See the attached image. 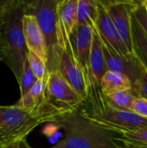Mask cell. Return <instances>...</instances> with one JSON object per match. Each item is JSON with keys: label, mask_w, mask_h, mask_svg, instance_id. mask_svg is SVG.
Listing matches in <instances>:
<instances>
[{"label": "cell", "mask_w": 147, "mask_h": 148, "mask_svg": "<svg viewBox=\"0 0 147 148\" xmlns=\"http://www.w3.org/2000/svg\"><path fill=\"white\" fill-rule=\"evenodd\" d=\"M79 109L92 122L108 132L112 138L147 127V119L133 112H123L112 108L98 83H88L87 96Z\"/></svg>", "instance_id": "1"}, {"label": "cell", "mask_w": 147, "mask_h": 148, "mask_svg": "<svg viewBox=\"0 0 147 148\" xmlns=\"http://www.w3.org/2000/svg\"><path fill=\"white\" fill-rule=\"evenodd\" d=\"M50 123L65 132V137L50 148H119L109 133L92 122L79 108L55 116Z\"/></svg>", "instance_id": "2"}, {"label": "cell", "mask_w": 147, "mask_h": 148, "mask_svg": "<svg viewBox=\"0 0 147 148\" xmlns=\"http://www.w3.org/2000/svg\"><path fill=\"white\" fill-rule=\"evenodd\" d=\"M59 0L25 1V14L36 16L37 23L44 36L47 47L48 74L58 70L60 56L63 43L59 29L57 7Z\"/></svg>", "instance_id": "3"}, {"label": "cell", "mask_w": 147, "mask_h": 148, "mask_svg": "<svg viewBox=\"0 0 147 148\" xmlns=\"http://www.w3.org/2000/svg\"><path fill=\"white\" fill-rule=\"evenodd\" d=\"M24 3L25 1H19L0 32V42L3 49V62L10 68L17 81L29 54L23 29Z\"/></svg>", "instance_id": "4"}, {"label": "cell", "mask_w": 147, "mask_h": 148, "mask_svg": "<svg viewBox=\"0 0 147 148\" xmlns=\"http://www.w3.org/2000/svg\"><path fill=\"white\" fill-rule=\"evenodd\" d=\"M49 122L42 114L13 106H0V148L25 139L39 125Z\"/></svg>", "instance_id": "5"}, {"label": "cell", "mask_w": 147, "mask_h": 148, "mask_svg": "<svg viewBox=\"0 0 147 148\" xmlns=\"http://www.w3.org/2000/svg\"><path fill=\"white\" fill-rule=\"evenodd\" d=\"M82 101V98L65 81L59 70L48 74L45 111L51 121L59 114L77 109Z\"/></svg>", "instance_id": "6"}, {"label": "cell", "mask_w": 147, "mask_h": 148, "mask_svg": "<svg viewBox=\"0 0 147 148\" xmlns=\"http://www.w3.org/2000/svg\"><path fill=\"white\" fill-rule=\"evenodd\" d=\"M58 70L65 81L84 101L88 94V82L85 72L75 56L71 42L60 56Z\"/></svg>", "instance_id": "7"}, {"label": "cell", "mask_w": 147, "mask_h": 148, "mask_svg": "<svg viewBox=\"0 0 147 148\" xmlns=\"http://www.w3.org/2000/svg\"><path fill=\"white\" fill-rule=\"evenodd\" d=\"M108 15L117 29L121 40L128 51L133 55L132 36H131V17L137 1L132 0H107L102 1Z\"/></svg>", "instance_id": "8"}, {"label": "cell", "mask_w": 147, "mask_h": 148, "mask_svg": "<svg viewBox=\"0 0 147 148\" xmlns=\"http://www.w3.org/2000/svg\"><path fill=\"white\" fill-rule=\"evenodd\" d=\"M99 36L101 42L107 71H111L126 76L131 81L132 85L136 83L144 70V67L139 60L134 56L129 58L121 56L102 36L100 35Z\"/></svg>", "instance_id": "9"}, {"label": "cell", "mask_w": 147, "mask_h": 148, "mask_svg": "<svg viewBox=\"0 0 147 148\" xmlns=\"http://www.w3.org/2000/svg\"><path fill=\"white\" fill-rule=\"evenodd\" d=\"M94 28L99 35L102 36L121 56L129 58L133 56L128 51L125 43L121 40L101 0H98V16L94 23Z\"/></svg>", "instance_id": "10"}, {"label": "cell", "mask_w": 147, "mask_h": 148, "mask_svg": "<svg viewBox=\"0 0 147 148\" xmlns=\"http://www.w3.org/2000/svg\"><path fill=\"white\" fill-rule=\"evenodd\" d=\"M79 0H59L57 18L63 43V50L70 42V37L75 30L77 22V7Z\"/></svg>", "instance_id": "11"}, {"label": "cell", "mask_w": 147, "mask_h": 148, "mask_svg": "<svg viewBox=\"0 0 147 148\" xmlns=\"http://www.w3.org/2000/svg\"><path fill=\"white\" fill-rule=\"evenodd\" d=\"M23 29L29 51L40 57L47 66L46 42L35 16L24 13L23 17Z\"/></svg>", "instance_id": "12"}, {"label": "cell", "mask_w": 147, "mask_h": 148, "mask_svg": "<svg viewBox=\"0 0 147 148\" xmlns=\"http://www.w3.org/2000/svg\"><path fill=\"white\" fill-rule=\"evenodd\" d=\"M93 27L88 25H77L70 37V42L75 56L82 67L87 79L88 75V64L93 42Z\"/></svg>", "instance_id": "13"}, {"label": "cell", "mask_w": 147, "mask_h": 148, "mask_svg": "<svg viewBox=\"0 0 147 148\" xmlns=\"http://www.w3.org/2000/svg\"><path fill=\"white\" fill-rule=\"evenodd\" d=\"M46 84L47 80H36L29 91L24 96L20 97L19 101L15 105L18 108L42 114L47 117L49 119V122H50V117L45 111Z\"/></svg>", "instance_id": "14"}, {"label": "cell", "mask_w": 147, "mask_h": 148, "mask_svg": "<svg viewBox=\"0 0 147 148\" xmlns=\"http://www.w3.org/2000/svg\"><path fill=\"white\" fill-rule=\"evenodd\" d=\"M93 42L89 56L88 82V83L94 82L100 84L102 76L107 72V68L101 38L94 26L93 27Z\"/></svg>", "instance_id": "15"}, {"label": "cell", "mask_w": 147, "mask_h": 148, "mask_svg": "<svg viewBox=\"0 0 147 148\" xmlns=\"http://www.w3.org/2000/svg\"><path fill=\"white\" fill-rule=\"evenodd\" d=\"M131 36L133 55L147 70V35L132 13Z\"/></svg>", "instance_id": "16"}, {"label": "cell", "mask_w": 147, "mask_h": 148, "mask_svg": "<svg viewBox=\"0 0 147 148\" xmlns=\"http://www.w3.org/2000/svg\"><path fill=\"white\" fill-rule=\"evenodd\" d=\"M101 92L104 95L119 91L132 90L133 85L131 81L125 75L107 71L102 76L100 82Z\"/></svg>", "instance_id": "17"}, {"label": "cell", "mask_w": 147, "mask_h": 148, "mask_svg": "<svg viewBox=\"0 0 147 148\" xmlns=\"http://www.w3.org/2000/svg\"><path fill=\"white\" fill-rule=\"evenodd\" d=\"M119 148H147V127L113 138Z\"/></svg>", "instance_id": "18"}, {"label": "cell", "mask_w": 147, "mask_h": 148, "mask_svg": "<svg viewBox=\"0 0 147 148\" xmlns=\"http://www.w3.org/2000/svg\"><path fill=\"white\" fill-rule=\"evenodd\" d=\"M98 16V0H79L77 7L78 25L94 26Z\"/></svg>", "instance_id": "19"}, {"label": "cell", "mask_w": 147, "mask_h": 148, "mask_svg": "<svg viewBox=\"0 0 147 148\" xmlns=\"http://www.w3.org/2000/svg\"><path fill=\"white\" fill-rule=\"evenodd\" d=\"M104 97L112 108L123 112H132L133 103L136 99L132 90L119 91L104 95Z\"/></svg>", "instance_id": "20"}, {"label": "cell", "mask_w": 147, "mask_h": 148, "mask_svg": "<svg viewBox=\"0 0 147 148\" xmlns=\"http://www.w3.org/2000/svg\"><path fill=\"white\" fill-rule=\"evenodd\" d=\"M36 80L37 79L36 78L34 73L32 72L28 60L26 59L23 66V70H22L20 78L17 81L19 83V88H20V97L24 96L29 91V89L36 82Z\"/></svg>", "instance_id": "21"}, {"label": "cell", "mask_w": 147, "mask_h": 148, "mask_svg": "<svg viewBox=\"0 0 147 148\" xmlns=\"http://www.w3.org/2000/svg\"><path fill=\"white\" fill-rule=\"evenodd\" d=\"M27 60L29 63L32 72L34 73L37 80L48 79V71H47L46 63L40 57H38L36 54L29 51Z\"/></svg>", "instance_id": "22"}, {"label": "cell", "mask_w": 147, "mask_h": 148, "mask_svg": "<svg viewBox=\"0 0 147 148\" xmlns=\"http://www.w3.org/2000/svg\"><path fill=\"white\" fill-rule=\"evenodd\" d=\"M20 0H0V32Z\"/></svg>", "instance_id": "23"}, {"label": "cell", "mask_w": 147, "mask_h": 148, "mask_svg": "<svg viewBox=\"0 0 147 148\" xmlns=\"http://www.w3.org/2000/svg\"><path fill=\"white\" fill-rule=\"evenodd\" d=\"M132 91L136 97L147 100V70L145 69L138 82L133 85Z\"/></svg>", "instance_id": "24"}, {"label": "cell", "mask_w": 147, "mask_h": 148, "mask_svg": "<svg viewBox=\"0 0 147 148\" xmlns=\"http://www.w3.org/2000/svg\"><path fill=\"white\" fill-rule=\"evenodd\" d=\"M133 14L147 35V11L143 1H137Z\"/></svg>", "instance_id": "25"}, {"label": "cell", "mask_w": 147, "mask_h": 148, "mask_svg": "<svg viewBox=\"0 0 147 148\" xmlns=\"http://www.w3.org/2000/svg\"><path fill=\"white\" fill-rule=\"evenodd\" d=\"M132 112L142 118L147 119V100L136 97L133 103Z\"/></svg>", "instance_id": "26"}, {"label": "cell", "mask_w": 147, "mask_h": 148, "mask_svg": "<svg viewBox=\"0 0 147 148\" xmlns=\"http://www.w3.org/2000/svg\"><path fill=\"white\" fill-rule=\"evenodd\" d=\"M2 148H33L31 146H29V144L27 142L26 138L25 139H22L16 141H14L5 147Z\"/></svg>", "instance_id": "27"}, {"label": "cell", "mask_w": 147, "mask_h": 148, "mask_svg": "<svg viewBox=\"0 0 147 148\" xmlns=\"http://www.w3.org/2000/svg\"><path fill=\"white\" fill-rule=\"evenodd\" d=\"M3 46L0 42V61L3 62Z\"/></svg>", "instance_id": "28"}, {"label": "cell", "mask_w": 147, "mask_h": 148, "mask_svg": "<svg viewBox=\"0 0 147 148\" xmlns=\"http://www.w3.org/2000/svg\"><path fill=\"white\" fill-rule=\"evenodd\" d=\"M143 3H144V5H145L146 10V11H147V0H144V1H143Z\"/></svg>", "instance_id": "29"}]
</instances>
